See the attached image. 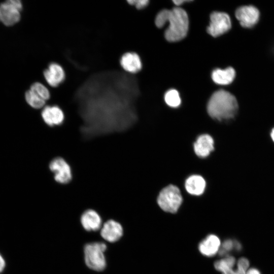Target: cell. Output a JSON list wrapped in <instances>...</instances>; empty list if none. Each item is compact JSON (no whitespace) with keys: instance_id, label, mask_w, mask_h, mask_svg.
<instances>
[{"instance_id":"21","label":"cell","mask_w":274,"mask_h":274,"mask_svg":"<svg viewBox=\"0 0 274 274\" xmlns=\"http://www.w3.org/2000/svg\"><path fill=\"white\" fill-rule=\"evenodd\" d=\"M30 89L45 101H47L50 98V92L48 89L40 82L33 83L31 85Z\"/></svg>"},{"instance_id":"20","label":"cell","mask_w":274,"mask_h":274,"mask_svg":"<svg viewBox=\"0 0 274 274\" xmlns=\"http://www.w3.org/2000/svg\"><path fill=\"white\" fill-rule=\"evenodd\" d=\"M164 100L167 106L174 108L178 107L181 103L179 92L175 89L169 90L165 93Z\"/></svg>"},{"instance_id":"17","label":"cell","mask_w":274,"mask_h":274,"mask_svg":"<svg viewBox=\"0 0 274 274\" xmlns=\"http://www.w3.org/2000/svg\"><path fill=\"white\" fill-rule=\"evenodd\" d=\"M235 72L231 67L224 70L216 69L212 72V78L213 81L219 85H228L231 83L234 79Z\"/></svg>"},{"instance_id":"13","label":"cell","mask_w":274,"mask_h":274,"mask_svg":"<svg viewBox=\"0 0 274 274\" xmlns=\"http://www.w3.org/2000/svg\"><path fill=\"white\" fill-rule=\"evenodd\" d=\"M123 233V230L121 225L112 219L106 221L100 230L101 237L110 243L119 241L122 236Z\"/></svg>"},{"instance_id":"2","label":"cell","mask_w":274,"mask_h":274,"mask_svg":"<svg viewBox=\"0 0 274 274\" xmlns=\"http://www.w3.org/2000/svg\"><path fill=\"white\" fill-rule=\"evenodd\" d=\"M207 109L211 118L218 121L228 120L236 115L238 104L232 94L227 91L220 90L211 96Z\"/></svg>"},{"instance_id":"15","label":"cell","mask_w":274,"mask_h":274,"mask_svg":"<svg viewBox=\"0 0 274 274\" xmlns=\"http://www.w3.org/2000/svg\"><path fill=\"white\" fill-rule=\"evenodd\" d=\"M80 221L83 228L88 231L98 230L102 222L99 215L92 209L84 211L81 216Z\"/></svg>"},{"instance_id":"10","label":"cell","mask_w":274,"mask_h":274,"mask_svg":"<svg viewBox=\"0 0 274 274\" xmlns=\"http://www.w3.org/2000/svg\"><path fill=\"white\" fill-rule=\"evenodd\" d=\"M41 116L46 124L50 127L59 126L64 120L62 110L56 105H47L42 109Z\"/></svg>"},{"instance_id":"16","label":"cell","mask_w":274,"mask_h":274,"mask_svg":"<svg viewBox=\"0 0 274 274\" xmlns=\"http://www.w3.org/2000/svg\"><path fill=\"white\" fill-rule=\"evenodd\" d=\"M120 63L122 67L130 73H136L142 68L140 58L134 52L124 53L120 58Z\"/></svg>"},{"instance_id":"1","label":"cell","mask_w":274,"mask_h":274,"mask_svg":"<svg viewBox=\"0 0 274 274\" xmlns=\"http://www.w3.org/2000/svg\"><path fill=\"white\" fill-rule=\"evenodd\" d=\"M167 22L168 26L165 31V37L170 42H177L184 38L189 27L188 17L186 11L180 8L163 10L157 15L155 24L162 27Z\"/></svg>"},{"instance_id":"28","label":"cell","mask_w":274,"mask_h":274,"mask_svg":"<svg viewBox=\"0 0 274 274\" xmlns=\"http://www.w3.org/2000/svg\"><path fill=\"white\" fill-rule=\"evenodd\" d=\"M190 1H188V0H175V1H173V2L176 5L179 6V5H182L184 3L189 2Z\"/></svg>"},{"instance_id":"26","label":"cell","mask_w":274,"mask_h":274,"mask_svg":"<svg viewBox=\"0 0 274 274\" xmlns=\"http://www.w3.org/2000/svg\"><path fill=\"white\" fill-rule=\"evenodd\" d=\"M246 274H261L260 271L254 267L249 268Z\"/></svg>"},{"instance_id":"6","label":"cell","mask_w":274,"mask_h":274,"mask_svg":"<svg viewBox=\"0 0 274 274\" xmlns=\"http://www.w3.org/2000/svg\"><path fill=\"white\" fill-rule=\"evenodd\" d=\"M50 170L54 174L55 181L61 184H66L72 179V170L70 164L62 157H56L49 164Z\"/></svg>"},{"instance_id":"18","label":"cell","mask_w":274,"mask_h":274,"mask_svg":"<svg viewBox=\"0 0 274 274\" xmlns=\"http://www.w3.org/2000/svg\"><path fill=\"white\" fill-rule=\"evenodd\" d=\"M235 264V258L232 256L228 255L216 261L214 263V267L217 270L223 273L234 268Z\"/></svg>"},{"instance_id":"11","label":"cell","mask_w":274,"mask_h":274,"mask_svg":"<svg viewBox=\"0 0 274 274\" xmlns=\"http://www.w3.org/2000/svg\"><path fill=\"white\" fill-rule=\"evenodd\" d=\"M43 75L47 83L52 87H57L63 82L65 74L64 69L59 64L56 62L50 63L45 69Z\"/></svg>"},{"instance_id":"3","label":"cell","mask_w":274,"mask_h":274,"mask_svg":"<svg viewBox=\"0 0 274 274\" xmlns=\"http://www.w3.org/2000/svg\"><path fill=\"white\" fill-rule=\"evenodd\" d=\"M183 197L180 189L174 185H169L159 192L156 202L164 212L174 214L177 213L183 203Z\"/></svg>"},{"instance_id":"19","label":"cell","mask_w":274,"mask_h":274,"mask_svg":"<svg viewBox=\"0 0 274 274\" xmlns=\"http://www.w3.org/2000/svg\"><path fill=\"white\" fill-rule=\"evenodd\" d=\"M25 98L27 104L34 109H39L45 106L46 101L30 89L25 92Z\"/></svg>"},{"instance_id":"12","label":"cell","mask_w":274,"mask_h":274,"mask_svg":"<svg viewBox=\"0 0 274 274\" xmlns=\"http://www.w3.org/2000/svg\"><path fill=\"white\" fill-rule=\"evenodd\" d=\"M206 186L207 183L204 178L196 174L189 176L184 183L185 192L190 195L194 196L202 195L206 190Z\"/></svg>"},{"instance_id":"7","label":"cell","mask_w":274,"mask_h":274,"mask_svg":"<svg viewBox=\"0 0 274 274\" xmlns=\"http://www.w3.org/2000/svg\"><path fill=\"white\" fill-rule=\"evenodd\" d=\"M231 23L229 15L224 12H215L210 16L208 32L213 37H218L229 30Z\"/></svg>"},{"instance_id":"4","label":"cell","mask_w":274,"mask_h":274,"mask_svg":"<svg viewBox=\"0 0 274 274\" xmlns=\"http://www.w3.org/2000/svg\"><path fill=\"white\" fill-rule=\"evenodd\" d=\"M107 247L104 243L94 242L86 244L84 247L85 262L90 269L101 271L107 265L104 252Z\"/></svg>"},{"instance_id":"14","label":"cell","mask_w":274,"mask_h":274,"mask_svg":"<svg viewBox=\"0 0 274 274\" xmlns=\"http://www.w3.org/2000/svg\"><path fill=\"white\" fill-rule=\"evenodd\" d=\"M221 245V241L218 236L209 234L200 242L198 250L202 255L212 257L219 252Z\"/></svg>"},{"instance_id":"27","label":"cell","mask_w":274,"mask_h":274,"mask_svg":"<svg viewBox=\"0 0 274 274\" xmlns=\"http://www.w3.org/2000/svg\"><path fill=\"white\" fill-rule=\"evenodd\" d=\"M5 266V261L3 256L0 254V273H1L4 270Z\"/></svg>"},{"instance_id":"25","label":"cell","mask_w":274,"mask_h":274,"mask_svg":"<svg viewBox=\"0 0 274 274\" xmlns=\"http://www.w3.org/2000/svg\"><path fill=\"white\" fill-rule=\"evenodd\" d=\"M246 271L242 269H239L236 267V269H231L225 272H224L222 274H246Z\"/></svg>"},{"instance_id":"23","label":"cell","mask_w":274,"mask_h":274,"mask_svg":"<svg viewBox=\"0 0 274 274\" xmlns=\"http://www.w3.org/2000/svg\"><path fill=\"white\" fill-rule=\"evenodd\" d=\"M237 268L247 271L250 268V262L248 259L242 257L236 262Z\"/></svg>"},{"instance_id":"8","label":"cell","mask_w":274,"mask_h":274,"mask_svg":"<svg viewBox=\"0 0 274 274\" xmlns=\"http://www.w3.org/2000/svg\"><path fill=\"white\" fill-rule=\"evenodd\" d=\"M195 154L199 158L209 157L215 150V141L213 136L208 133L199 135L193 144Z\"/></svg>"},{"instance_id":"29","label":"cell","mask_w":274,"mask_h":274,"mask_svg":"<svg viewBox=\"0 0 274 274\" xmlns=\"http://www.w3.org/2000/svg\"><path fill=\"white\" fill-rule=\"evenodd\" d=\"M271 137L272 139V140L274 142V128L272 129L271 132Z\"/></svg>"},{"instance_id":"22","label":"cell","mask_w":274,"mask_h":274,"mask_svg":"<svg viewBox=\"0 0 274 274\" xmlns=\"http://www.w3.org/2000/svg\"><path fill=\"white\" fill-rule=\"evenodd\" d=\"M233 249H235V241L227 239L221 243L218 253L220 256L224 257L229 255V253Z\"/></svg>"},{"instance_id":"24","label":"cell","mask_w":274,"mask_h":274,"mask_svg":"<svg viewBox=\"0 0 274 274\" xmlns=\"http://www.w3.org/2000/svg\"><path fill=\"white\" fill-rule=\"evenodd\" d=\"M127 2L129 4L134 6L138 9L145 8L149 3L148 0H129Z\"/></svg>"},{"instance_id":"9","label":"cell","mask_w":274,"mask_h":274,"mask_svg":"<svg viewBox=\"0 0 274 274\" xmlns=\"http://www.w3.org/2000/svg\"><path fill=\"white\" fill-rule=\"evenodd\" d=\"M235 16L242 26L249 28L257 23L259 17V12L254 6H243L236 10Z\"/></svg>"},{"instance_id":"5","label":"cell","mask_w":274,"mask_h":274,"mask_svg":"<svg viewBox=\"0 0 274 274\" xmlns=\"http://www.w3.org/2000/svg\"><path fill=\"white\" fill-rule=\"evenodd\" d=\"M22 5L19 0H9L0 5V21L7 26H11L20 19Z\"/></svg>"}]
</instances>
